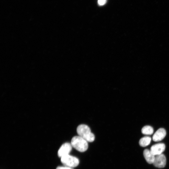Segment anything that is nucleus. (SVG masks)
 Listing matches in <instances>:
<instances>
[{"label":"nucleus","mask_w":169,"mask_h":169,"mask_svg":"<svg viewBox=\"0 0 169 169\" xmlns=\"http://www.w3.org/2000/svg\"><path fill=\"white\" fill-rule=\"evenodd\" d=\"M71 144L72 147L81 152L86 151L88 147V142L79 136L72 138Z\"/></svg>","instance_id":"1"},{"label":"nucleus","mask_w":169,"mask_h":169,"mask_svg":"<svg viewBox=\"0 0 169 169\" xmlns=\"http://www.w3.org/2000/svg\"><path fill=\"white\" fill-rule=\"evenodd\" d=\"M77 132L79 136L89 142H93L95 139L94 135L91 132L90 128L87 125H81L77 129Z\"/></svg>","instance_id":"2"},{"label":"nucleus","mask_w":169,"mask_h":169,"mask_svg":"<svg viewBox=\"0 0 169 169\" xmlns=\"http://www.w3.org/2000/svg\"><path fill=\"white\" fill-rule=\"evenodd\" d=\"M61 161L65 166L71 168L77 167L79 163L78 158L69 154L61 158Z\"/></svg>","instance_id":"3"},{"label":"nucleus","mask_w":169,"mask_h":169,"mask_svg":"<svg viewBox=\"0 0 169 169\" xmlns=\"http://www.w3.org/2000/svg\"><path fill=\"white\" fill-rule=\"evenodd\" d=\"M72 147L71 143L66 142L63 144L58 151V156L60 158H61L69 154L72 150Z\"/></svg>","instance_id":"4"},{"label":"nucleus","mask_w":169,"mask_h":169,"mask_svg":"<svg viewBox=\"0 0 169 169\" xmlns=\"http://www.w3.org/2000/svg\"><path fill=\"white\" fill-rule=\"evenodd\" d=\"M166 159L165 156L163 154L156 156L153 163L156 167L163 168L166 166Z\"/></svg>","instance_id":"5"},{"label":"nucleus","mask_w":169,"mask_h":169,"mask_svg":"<svg viewBox=\"0 0 169 169\" xmlns=\"http://www.w3.org/2000/svg\"><path fill=\"white\" fill-rule=\"evenodd\" d=\"M165 148L164 144L159 143L152 146L151 148L150 151L155 156H156L163 154V153L165 150Z\"/></svg>","instance_id":"6"},{"label":"nucleus","mask_w":169,"mask_h":169,"mask_svg":"<svg viewBox=\"0 0 169 169\" xmlns=\"http://www.w3.org/2000/svg\"><path fill=\"white\" fill-rule=\"evenodd\" d=\"M166 135V132L164 129H159L154 135L153 137V140L156 142L161 141L165 138Z\"/></svg>","instance_id":"7"},{"label":"nucleus","mask_w":169,"mask_h":169,"mask_svg":"<svg viewBox=\"0 0 169 169\" xmlns=\"http://www.w3.org/2000/svg\"><path fill=\"white\" fill-rule=\"evenodd\" d=\"M143 154L145 158L149 163L150 164L153 163L155 156L150 150L146 149L144 151Z\"/></svg>","instance_id":"8"},{"label":"nucleus","mask_w":169,"mask_h":169,"mask_svg":"<svg viewBox=\"0 0 169 169\" xmlns=\"http://www.w3.org/2000/svg\"><path fill=\"white\" fill-rule=\"evenodd\" d=\"M151 141V138L150 137H144L141 138L139 140V144L142 147H146L150 144Z\"/></svg>","instance_id":"9"},{"label":"nucleus","mask_w":169,"mask_h":169,"mask_svg":"<svg viewBox=\"0 0 169 169\" xmlns=\"http://www.w3.org/2000/svg\"><path fill=\"white\" fill-rule=\"evenodd\" d=\"M142 134L146 135H151L154 133L153 128L150 126H146L144 127L142 129Z\"/></svg>","instance_id":"10"},{"label":"nucleus","mask_w":169,"mask_h":169,"mask_svg":"<svg viewBox=\"0 0 169 169\" xmlns=\"http://www.w3.org/2000/svg\"><path fill=\"white\" fill-rule=\"evenodd\" d=\"M107 2V0H98V4L101 6L105 5Z\"/></svg>","instance_id":"11"},{"label":"nucleus","mask_w":169,"mask_h":169,"mask_svg":"<svg viewBox=\"0 0 169 169\" xmlns=\"http://www.w3.org/2000/svg\"><path fill=\"white\" fill-rule=\"evenodd\" d=\"M56 169H73L72 168L68 167L66 166H59Z\"/></svg>","instance_id":"12"}]
</instances>
